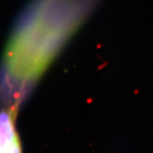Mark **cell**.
Masks as SVG:
<instances>
[{"mask_svg": "<svg viewBox=\"0 0 153 153\" xmlns=\"http://www.w3.org/2000/svg\"><path fill=\"white\" fill-rule=\"evenodd\" d=\"M17 113L14 110L0 108V153H22L16 123Z\"/></svg>", "mask_w": 153, "mask_h": 153, "instance_id": "obj_2", "label": "cell"}, {"mask_svg": "<svg viewBox=\"0 0 153 153\" xmlns=\"http://www.w3.org/2000/svg\"><path fill=\"white\" fill-rule=\"evenodd\" d=\"M100 0H31L0 62V108L19 111Z\"/></svg>", "mask_w": 153, "mask_h": 153, "instance_id": "obj_1", "label": "cell"}]
</instances>
